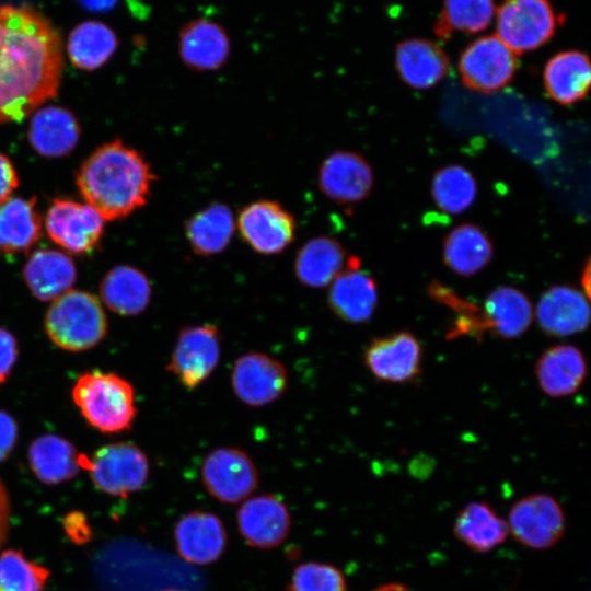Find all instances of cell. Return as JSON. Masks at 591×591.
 <instances>
[{"label": "cell", "mask_w": 591, "mask_h": 591, "mask_svg": "<svg viewBox=\"0 0 591 591\" xmlns=\"http://www.w3.org/2000/svg\"><path fill=\"white\" fill-rule=\"evenodd\" d=\"M18 358V343L7 329L0 327V384L9 378Z\"/></svg>", "instance_id": "39"}, {"label": "cell", "mask_w": 591, "mask_h": 591, "mask_svg": "<svg viewBox=\"0 0 591 591\" xmlns=\"http://www.w3.org/2000/svg\"><path fill=\"white\" fill-rule=\"evenodd\" d=\"M494 0H444L433 32L441 40L454 33L475 34L486 30L495 15Z\"/></svg>", "instance_id": "35"}, {"label": "cell", "mask_w": 591, "mask_h": 591, "mask_svg": "<svg viewBox=\"0 0 591 591\" xmlns=\"http://www.w3.org/2000/svg\"><path fill=\"white\" fill-rule=\"evenodd\" d=\"M19 178L10 159L0 153V202L10 198L18 187Z\"/></svg>", "instance_id": "41"}, {"label": "cell", "mask_w": 591, "mask_h": 591, "mask_svg": "<svg viewBox=\"0 0 591 591\" xmlns=\"http://www.w3.org/2000/svg\"><path fill=\"white\" fill-rule=\"evenodd\" d=\"M235 228L231 209L224 204L213 202L188 218L185 235L195 254L213 256L228 247Z\"/></svg>", "instance_id": "27"}, {"label": "cell", "mask_w": 591, "mask_h": 591, "mask_svg": "<svg viewBox=\"0 0 591 591\" xmlns=\"http://www.w3.org/2000/svg\"><path fill=\"white\" fill-rule=\"evenodd\" d=\"M221 337L217 326L200 324L181 329L167 370L188 390L198 387L218 366Z\"/></svg>", "instance_id": "10"}, {"label": "cell", "mask_w": 591, "mask_h": 591, "mask_svg": "<svg viewBox=\"0 0 591 591\" xmlns=\"http://www.w3.org/2000/svg\"><path fill=\"white\" fill-rule=\"evenodd\" d=\"M456 538L470 549L488 553L501 545L509 535L506 520L484 501L467 503L453 524Z\"/></svg>", "instance_id": "26"}, {"label": "cell", "mask_w": 591, "mask_h": 591, "mask_svg": "<svg viewBox=\"0 0 591 591\" xmlns=\"http://www.w3.org/2000/svg\"><path fill=\"white\" fill-rule=\"evenodd\" d=\"M480 313L485 332L503 339L521 336L533 320L532 304L526 294L510 286L494 289Z\"/></svg>", "instance_id": "23"}, {"label": "cell", "mask_w": 591, "mask_h": 591, "mask_svg": "<svg viewBox=\"0 0 591 591\" xmlns=\"http://www.w3.org/2000/svg\"><path fill=\"white\" fill-rule=\"evenodd\" d=\"M581 283L583 285V288H584V294L588 298L589 292H590V287H589L590 286V262L589 260L587 262L584 270L582 273Z\"/></svg>", "instance_id": "45"}, {"label": "cell", "mask_w": 591, "mask_h": 591, "mask_svg": "<svg viewBox=\"0 0 591 591\" xmlns=\"http://www.w3.org/2000/svg\"><path fill=\"white\" fill-rule=\"evenodd\" d=\"M23 277L34 297L40 301H54L71 290L77 271L68 255L54 250H39L26 262Z\"/></svg>", "instance_id": "25"}, {"label": "cell", "mask_w": 591, "mask_h": 591, "mask_svg": "<svg viewBox=\"0 0 591 591\" xmlns=\"http://www.w3.org/2000/svg\"><path fill=\"white\" fill-rule=\"evenodd\" d=\"M200 473L206 490L223 503L244 501L258 484L253 460L234 447L217 448L208 453Z\"/></svg>", "instance_id": "9"}, {"label": "cell", "mask_w": 591, "mask_h": 591, "mask_svg": "<svg viewBox=\"0 0 591 591\" xmlns=\"http://www.w3.org/2000/svg\"><path fill=\"white\" fill-rule=\"evenodd\" d=\"M231 384L242 403L262 407L283 394L288 385V372L277 359L252 351L235 360L231 371Z\"/></svg>", "instance_id": "12"}, {"label": "cell", "mask_w": 591, "mask_h": 591, "mask_svg": "<svg viewBox=\"0 0 591 591\" xmlns=\"http://www.w3.org/2000/svg\"><path fill=\"white\" fill-rule=\"evenodd\" d=\"M100 294L111 311L132 316L147 309L152 290L148 277L141 270L131 266H117L103 278Z\"/></svg>", "instance_id": "29"}, {"label": "cell", "mask_w": 591, "mask_h": 591, "mask_svg": "<svg viewBox=\"0 0 591 591\" xmlns=\"http://www.w3.org/2000/svg\"><path fill=\"white\" fill-rule=\"evenodd\" d=\"M116 47L117 38L109 27L96 21H88L73 28L67 49L74 66L93 70L104 65Z\"/></svg>", "instance_id": "34"}, {"label": "cell", "mask_w": 591, "mask_h": 591, "mask_svg": "<svg viewBox=\"0 0 591 591\" xmlns=\"http://www.w3.org/2000/svg\"><path fill=\"white\" fill-rule=\"evenodd\" d=\"M71 395L83 418L104 433L130 429L137 414L132 385L115 373H82Z\"/></svg>", "instance_id": "3"}, {"label": "cell", "mask_w": 591, "mask_h": 591, "mask_svg": "<svg viewBox=\"0 0 591 591\" xmlns=\"http://www.w3.org/2000/svg\"><path fill=\"white\" fill-rule=\"evenodd\" d=\"M346 254L341 244L329 236H316L305 242L297 253L294 274L311 288L329 286L343 271Z\"/></svg>", "instance_id": "28"}, {"label": "cell", "mask_w": 591, "mask_h": 591, "mask_svg": "<svg viewBox=\"0 0 591 591\" xmlns=\"http://www.w3.org/2000/svg\"><path fill=\"white\" fill-rule=\"evenodd\" d=\"M18 426L5 412L0 410V462L5 460L16 443Z\"/></svg>", "instance_id": "40"}, {"label": "cell", "mask_w": 591, "mask_h": 591, "mask_svg": "<svg viewBox=\"0 0 591 591\" xmlns=\"http://www.w3.org/2000/svg\"><path fill=\"white\" fill-rule=\"evenodd\" d=\"M372 186L371 166L355 152H334L320 166L318 188L337 204L358 202L370 194Z\"/></svg>", "instance_id": "16"}, {"label": "cell", "mask_w": 591, "mask_h": 591, "mask_svg": "<svg viewBox=\"0 0 591 591\" xmlns=\"http://www.w3.org/2000/svg\"><path fill=\"white\" fill-rule=\"evenodd\" d=\"M235 222L243 241L258 254H279L296 237L294 217L274 200L260 199L246 205Z\"/></svg>", "instance_id": "11"}, {"label": "cell", "mask_w": 591, "mask_h": 591, "mask_svg": "<svg viewBox=\"0 0 591 591\" xmlns=\"http://www.w3.org/2000/svg\"><path fill=\"white\" fill-rule=\"evenodd\" d=\"M236 523L248 545L269 549L286 540L291 517L287 506L278 497L263 494L243 501L236 513Z\"/></svg>", "instance_id": "15"}, {"label": "cell", "mask_w": 591, "mask_h": 591, "mask_svg": "<svg viewBox=\"0 0 591 591\" xmlns=\"http://www.w3.org/2000/svg\"><path fill=\"white\" fill-rule=\"evenodd\" d=\"M363 360L378 380L406 383L420 374L422 348L415 335L401 331L372 339L364 349Z\"/></svg>", "instance_id": "13"}, {"label": "cell", "mask_w": 591, "mask_h": 591, "mask_svg": "<svg viewBox=\"0 0 591 591\" xmlns=\"http://www.w3.org/2000/svg\"><path fill=\"white\" fill-rule=\"evenodd\" d=\"M477 185L470 171L461 165H448L433 176L432 197L444 212L459 215L475 200Z\"/></svg>", "instance_id": "36"}, {"label": "cell", "mask_w": 591, "mask_h": 591, "mask_svg": "<svg viewBox=\"0 0 591 591\" xmlns=\"http://www.w3.org/2000/svg\"><path fill=\"white\" fill-rule=\"evenodd\" d=\"M493 257V245L476 225L454 228L443 243V262L456 275L470 277L482 270Z\"/></svg>", "instance_id": "32"}, {"label": "cell", "mask_w": 591, "mask_h": 591, "mask_svg": "<svg viewBox=\"0 0 591 591\" xmlns=\"http://www.w3.org/2000/svg\"><path fill=\"white\" fill-rule=\"evenodd\" d=\"M289 591H347L343 572L328 564L304 563L291 576Z\"/></svg>", "instance_id": "38"}, {"label": "cell", "mask_w": 591, "mask_h": 591, "mask_svg": "<svg viewBox=\"0 0 591 591\" xmlns=\"http://www.w3.org/2000/svg\"><path fill=\"white\" fill-rule=\"evenodd\" d=\"M535 374L546 395L564 397L576 393L582 385L587 375V362L579 348L557 345L540 356Z\"/></svg>", "instance_id": "21"}, {"label": "cell", "mask_w": 591, "mask_h": 591, "mask_svg": "<svg viewBox=\"0 0 591 591\" xmlns=\"http://www.w3.org/2000/svg\"><path fill=\"white\" fill-rule=\"evenodd\" d=\"M163 591H181V590L167 589V590H163Z\"/></svg>", "instance_id": "46"}, {"label": "cell", "mask_w": 591, "mask_h": 591, "mask_svg": "<svg viewBox=\"0 0 591 591\" xmlns=\"http://www.w3.org/2000/svg\"><path fill=\"white\" fill-rule=\"evenodd\" d=\"M154 175L143 157L114 140L81 165L77 185L86 205L104 220H116L146 205Z\"/></svg>", "instance_id": "2"}, {"label": "cell", "mask_w": 591, "mask_h": 591, "mask_svg": "<svg viewBox=\"0 0 591 591\" xmlns=\"http://www.w3.org/2000/svg\"><path fill=\"white\" fill-rule=\"evenodd\" d=\"M230 55V40L216 22L198 19L185 24L179 33V56L196 71H212L222 67Z\"/></svg>", "instance_id": "20"}, {"label": "cell", "mask_w": 591, "mask_h": 591, "mask_svg": "<svg viewBox=\"0 0 591 591\" xmlns=\"http://www.w3.org/2000/svg\"><path fill=\"white\" fill-rule=\"evenodd\" d=\"M91 479L101 491L126 497L138 491L149 476V461L144 452L130 442H115L99 449L93 456L82 461Z\"/></svg>", "instance_id": "6"}, {"label": "cell", "mask_w": 591, "mask_h": 591, "mask_svg": "<svg viewBox=\"0 0 591 591\" xmlns=\"http://www.w3.org/2000/svg\"><path fill=\"white\" fill-rule=\"evenodd\" d=\"M27 455L32 472L48 485L68 480L81 468V455L74 445L56 434L37 437L31 443Z\"/></svg>", "instance_id": "30"}, {"label": "cell", "mask_w": 591, "mask_h": 591, "mask_svg": "<svg viewBox=\"0 0 591 591\" xmlns=\"http://www.w3.org/2000/svg\"><path fill=\"white\" fill-rule=\"evenodd\" d=\"M547 95L563 105L582 100L590 88L591 68L588 56L579 50H566L553 56L543 73Z\"/></svg>", "instance_id": "24"}, {"label": "cell", "mask_w": 591, "mask_h": 591, "mask_svg": "<svg viewBox=\"0 0 591 591\" xmlns=\"http://www.w3.org/2000/svg\"><path fill=\"white\" fill-rule=\"evenodd\" d=\"M49 339L68 351L96 346L106 335L107 320L99 299L80 290H69L49 305L45 315Z\"/></svg>", "instance_id": "4"}, {"label": "cell", "mask_w": 591, "mask_h": 591, "mask_svg": "<svg viewBox=\"0 0 591 591\" xmlns=\"http://www.w3.org/2000/svg\"><path fill=\"white\" fill-rule=\"evenodd\" d=\"M42 234V220L35 198H8L0 202V252L28 250Z\"/></svg>", "instance_id": "33"}, {"label": "cell", "mask_w": 591, "mask_h": 591, "mask_svg": "<svg viewBox=\"0 0 591 591\" xmlns=\"http://www.w3.org/2000/svg\"><path fill=\"white\" fill-rule=\"evenodd\" d=\"M178 555L187 563L205 566L218 560L227 545V532L219 517L207 511L183 515L174 529Z\"/></svg>", "instance_id": "18"}, {"label": "cell", "mask_w": 591, "mask_h": 591, "mask_svg": "<svg viewBox=\"0 0 591 591\" xmlns=\"http://www.w3.org/2000/svg\"><path fill=\"white\" fill-rule=\"evenodd\" d=\"M45 224L56 244L81 254L90 252L99 242L104 219L89 205L55 199L47 211Z\"/></svg>", "instance_id": "14"}, {"label": "cell", "mask_w": 591, "mask_h": 591, "mask_svg": "<svg viewBox=\"0 0 591 591\" xmlns=\"http://www.w3.org/2000/svg\"><path fill=\"white\" fill-rule=\"evenodd\" d=\"M343 270L329 285L328 305L343 321L351 324L368 322L378 305L374 279L361 270L360 260L349 257Z\"/></svg>", "instance_id": "17"}, {"label": "cell", "mask_w": 591, "mask_h": 591, "mask_svg": "<svg viewBox=\"0 0 591 591\" xmlns=\"http://www.w3.org/2000/svg\"><path fill=\"white\" fill-rule=\"evenodd\" d=\"M61 48L58 33L40 14L0 7V124L20 121L56 96Z\"/></svg>", "instance_id": "1"}, {"label": "cell", "mask_w": 591, "mask_h": 591, "mask_svg": "<svg viewBox=\"0 0 591 591\" xmlns=\"http://www.w3.org/2000/svg\"><path fill=\"white\" fill-rule=\"evenodd\" d=\"M507 523L513 538L532 549L553 547L566 530L563 508L547 494H533L515 501Z\"/></svg>", "instance_id": "8"}, {"label": "cell", "mask_w": 591, "mask_h": 591, "mask_svg": "<svg viewBox=\"0 0 591 591\" xmlns=\"http://www.w3.org/2000/svg\"><path fill=\"white\" fill-rule=\"evenodd\" d=\"M80 128L74 116L67 109L48 106L35 113L28 138L33 148L47 157H61L77 144Z\"/></svg>", "instance_id": "31"}, {"label": "cell", "mask_w": 591, "mask_h": 591, "mask_svg": "<svg viewBox=\"0 0 591 591\" xmlns=\"http://www.w3.org/2000/svg\"><path fill=\"white\" fill-rule=\"evenodd\" d=\"M85 9L94 12H107L118 0H78Z\"/></svg>", "instance_id": "43"}, {"label": "cell", "mask_w": 591, "mask_h": 591, "mask_svg": "<svg viewBox=\"0 0 591 591\" xmlns=\"http://www.w3.org/2000/svg\"><path fill=\"white\" fill-rule=\"evenodd\" d=\"M49 570L19 551L7 549L0 554V591H43Z\"/></svg>", "instance_id": "37"}, {"label": "cell", "mask_w": 591, "mask_h": 591, "mask_svg": "<svg viewBox=\"0 0 591 591\" xmlns=\"http://www.w3.org/2000/svg\"><path fill=\"white\" fill-rule=\"evenodd\" d=\"M10 506L9 497L0 480V547L3 545L9 531Z\"/></svg>", "instance_id": "42"}, {"label": "cell", "mask_w": 591, "mask_h": 591, "mask_svg": "<svg viewBox=\"0 0 591 591\" xmlns=\"http://www.w3.org/2000/svg\"><path fill=\"white\" fill-rule=\"evenodd\" d=\"M372 591H412V590L402 583L391 582V583L382 584L373 589Z\"/></svg>", "instance_id": "44"}, {"label": "cell", "mask_w": 591, "mask_h": 591, "mask_svg": "<svg viewBox=\"0 0 591 591\" xmlns=\"http://www.w3.org/2000/svg\"><path fill=\"white\" fill-rule=\"evenodd\" d=\"M561 21L548 0H505L497 10L496 36L521 55L546 44Z\"/></svg>", "instance_id": "5"}, {"label": "cell", "mask_w": 591, "mask_h": 591, "mask_svg": "<svg viewBox=\"0 0 591 591\" xmlns=\"http://www.w3.org/2000/svg\"><path fill=\"white\" fill-rule=\"evenodd\" d=\"M536 318L541 329L552 337H567L588 328V298L570 286H553L540 298Z\"/></svg>", "instance_id": "19"}, {"label": "cell", "mask_w": 591, "mask_h": 591, "mask_svg": "<svg viewBox=\"0 0 591 591\" xmlns=\"http://www.w3.org/2000/svg\"><path fill=\"white\" fill-rule=\"evenodd\" d=\"M395 66L406 84L422 90L433 86L447 76L450 61L436 43L412 38L396 46Z\"/></svg>", "instance_id": "22"}, {"label": "cell", "mask_w": 591, "mask_h": 591, "mask_svg": "<svg viewBox=\"0 0 591 591\" xmlns=\"http://www.w3.org/2000/svg\"><path fill=\"white\" fill-rule=\"evenodd\" d=\"M518 67L517 55L496 35L472 42L461 54L459 72L463 84L475 92L493 93L507 86Z\"/></svg>", "instance_id": "7"}]
</instances>
